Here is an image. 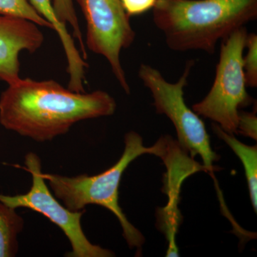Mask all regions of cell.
Returning a JSON list of instances; mask_svg holds the SVG:
<instances>
[{
  "mask_svg": "<svg viewBox=\"0 0 257 257\" xmlns=\"http://www.w3.org/2000/svg\"><path fill=\"white\" fill-rule=\"evenodd\" d=\"M114 98L104 91L75 92L55 80L20 79L0 96V124L36 142L65 135L83 120L111 116Z\"/></svg>",
  "mask_w": 257,
  "mask_h": 257,
  "instance_id": "6da1fadb",
  "label": "cell"
},
{
  "mask_svg": "<svg viewBox=\"0 0 257 257\" xmlns=\"http://www.w3.org/2000/svg\"><path fill=\"white\" fill-rule=\"evenodd\" d=\"M153 22L170 50L203 51L257 18V0H157Z\"/></svg>",
  "mask_w": 257,
  "mask_h": 257,
  "instance_id": "7a4b0ae2",
  "label": "cell"
},
{
  "mask_svg": "<svg viewBox=\"0 0 257 257\" xmlns=\"http://www.w3.org/2000/svg\"><path fill=\"white\" fill-rule=\"evenodd\" d=\"M124 150L118 162L102 173L94 176L81 175L69 177L55 174H43L54 195L72 211L84 210L86 206L96 204L106 208L117 218L123 236L130 248L141 249L145 239L140 230L132 224L119 204V187L124 171L132 162L143 155L159 156L158 141L152 147H145L143 139L136 132L124 137Z\"/></svg>",
  "mask_w": 257,
  "mask_h": 257,
  "instance_id": "3957f363",
  "label": "cell"
},
{
  "mask_svg": "<svg viewBox=\"0 0 257 257\" xmlns=\"http://www.w3.org/2000/svg\"><path fill=\"white\" fill-rule=\"evenodd\" d=\"M195 61L189 60L177 82H170L160 71L148 64H142L138 76L144 85L151 92L153 105L158 114H165L176 128L178 143L194 158L199 155L209 172L219 157L211 149L210 138L204 121L190 109L184 100V89L188 84Z\"/></svg>",
  "mask_w": 257,
  "mask_h": 257,
  "instance_id": "277c9868",
  "label": "cell"
},
{
  "mask_svg": "<svg viewBox=\"0 0 257 257\" xmlns=\"http://www.w3.org/2000/svg\"><path fill=\"white\" fill-rule=\"evenodd\" d=\"M247 35V29L243 27L223 40L210 90L192 106L199 116L211 119L230 135H237L239 109L253 101L246 91L243 67Z\"/></svg>",
  "mask_w": 257,
  "mask_h": 257,
  "instance_id": "5b68a950",
  "label": "cell"
},
{
  "mask_svg": "<svg viewBox=\"0 0 257 257\" xmlns=\"http://www.w3.org/2000/svg\"><path fill=\"white\" fill-rule=\"evenodd\" d=\"M27 170L32 175L31 188L25 194L15 196L0 194V202L14 209L25 207L40 213L60 227L69 239L72 251L66 255L69 257H111L114 253L93 244L83 231L81 219L85 209L72 211L62 205L47 187L42 172L40 157L33 152L25 157Z\"/></svg>",
  "mask_w": 257,
  "mask_h": 257,
  "instance_id": "8992f818",
  "label": "cell"
},
{
  "mask_svg": "<svg viewBox=\"0 0 257 257\" xmlns=\"http://www.w3.org/2000/svg\"><path fill=\"white\" fill-rule=\"evenodd\" d=\"M86 20L88 50L107 60L121 89L130 94V87L120 60V54L131 47L136 32L121 0H76Z\"/></svg>",
  "mask_w": 257,
  "mask_h": 257,
  "instance_id": "52a82bcc",
  "label": "cell"
},
{
  "mask_svg": "<svg viewBox=\"0 0 257 257\" xmlns=\"http://www.w3.org/2000/svg\"><path fill=\"white\" fill-rule=\"evenodd\" d=\"M45 37L38 25L25 19L0 15V80L14 84L20 77V55L34 53Z\"/></svg>",
  "mask_w": 257,
  "mask_h": 257,
  "instance_id": "ba28073f",
  "label": "cell"
},
{
  "mask_svg": "<svg viewBox=\"0 0 257 257\" xmlns=\"http://www.w3.org/2000/svg\"><path fill=\"white\" fill-rule=\"evenodd\" d=\"M214 133L225 142L242 162L247 180L250 199L253 210L257 211V147L248 146L235 138L234 135L226 133L215 123L212 124Z\"/></svg>",
  "mask_w": 257,
  "mask_h": 257,
  "instance_id": "9c48e42d",
  "label": "cell"
},
{
  "mask_svg": "<svg viewBox=\"0 0 257 257\" xmlns=\"http://www.w3.org/2000/svg\"><path fill=\"white\" fill-rule=\"evenodd\" d=\"M25 221L16 209L0 202V257H13L18 251V234Z\"/></svg>",
  "mask_w": 257,
  "mask_h": 257,
  "instance_id": "30bf717a",
  "label": "cell"
},
{
  "mask_svg": "<svg viewBox=\"0 0 257 257\" xmlns=\"http://www.w3.org/2000/svg\"><path fill=\"white\" fill-rule=\"evenodd\" d=\"M0 15L30 20L40 27L53 30V27L37 13L29 0H0Z\"/></svg>",
  "mask_w": 257,
  "mask_h": 257,
  "instance_id": "8fae6325",
  "label": "cell"
},
{
  "mask_svg": "<svg viewBox=\"0 0 257 257\" xmlns=\"http://www.w3.org/2000/svg\"><path fill=\"white\" fill-rule=\"evenodd\" d=\"M32 7L42 18L45 19L53 27L60 37L64 50H70L74 47V37L69 34L67 25L61 23L56 15L52 0H29Z\"/></svg>",
  "mask_w": 257,
  "mask_h": 257,
  "instance_id": "7c38bea8",
  "label": "cell"
},
{
  "mask_svg": "<svg viewBox=\"0 0 257 257\" xmlns=\"http://www.w3.org/2000/svg\"><path fill=\"white\" fill-rule=\"evenodd\" d=\"M52 5L57 18L61 23L67 25H71L73 31V37L78 41L79 46L82 50L83 58L87 60V54L86 51L85 44L82 38V34L76 14L74 8V0H52Z\"/></svg>",
  "mask_w": 257,
  "mask_h": 257,
  "instance_id": "4fadbf2b",
  "label": "cell"
},
{
  "mask_svg": "<svg viewBox=\"0 0 257 257\" xmlns=\"http://www.w3.org/2000/svg\"><path fill=\"white\" fill-rule=\"evenodd\" d=\"M245 47L247 49V52L243 57V67L246 85L251 88H256L257 87L256 34L248 33Z\"/></svg>",
  "mask_w": 257,
  "mask_h": 257,
  "instance_id": "5bb4252c",
  "label": "cell"
},
{
  "mask_svg": "<svg viewBox=\"0 0 257 257\" xmlns=\"http://www.w3.org/2000/svg\"><path fill=\"white\" fill-rule=\"evenodd\" d=\"M237 134L257 140V116L256 112L239 111Z\"/></svg>",
  "mask_w": 257,
  "mask_h": 257,
  "instance_id": "9a60e30c",
  "label": "cell"
},
{
  "mask_svg": "<svg viewBox=\"0 0 257 257\" xmlns=\"http://www.w3.org/2000/svg\"><path fill=\"white\" fill-rule=\"evenodd\" d=\"M157 0H121L126 14L131 17L145 14L153 10Z\"/></svg>",
  "mask_w": 257,
  "mask_h": 257,
  "instance_id": "2e32d148",
  "label": "cell"
}]
</instances>
